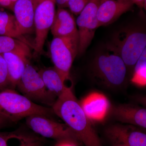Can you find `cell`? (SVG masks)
I'll list each match as a JSON object with an SVG mask.
<instances>
[{
	"label": "cell",
	"mask_w": 146,
	"mask_h": 146,
	"mask_svg": "<svg viewBox=\"0 0 146 146\" xmlns=\"http://www.w3.org/2000/svg\"><path fill=\"white\" fill-rule=\"evenodd\" d=\"M52 109L85 146H102L91 121L84 112L72 88L56 99Z\"/></svg>",
	"instance_id": "1"
},
{
	"label": "cell",
	"mask_w": 146,
	"mask_h": 146,
	"mask_svg": "<svg viewBox=\"0 0 146 146\" xmlns=\"http://www.w3.org/2000/svg\"><path fill=\"white\" fill-rule=\"evenodd\" d=\"M91 70L94 78L106 87L118 88L126 81V66L119 54L108 43L95 56Z\"/></svg>",
	"instance_id": "2"
},
{
	"label": "cell",
	"mask_w": 146,
	"mask_h": 146,
	"mask_svg": "<svg viewBox=\"0 0 146 146\" xmlns=\"http://www.w3.org/2000/svg\"><path fill=\"white\" fill-rule=\"evenodd\" d=\"M123 60L127 69L133 70L146 48V34L140 27H126L116 32L108 43Z\"/></svg>",
	"instance_id": "3"
},
{
	"label": "cell",
	"mask_w": 146,
	"mask_h": 146,
	"mask_svg": "<svg viewBox=\"0 0 146 146\" xmlns=\"http://www.w3.org/2000/svg\"><path fill=\"white\" fill-rule=\"evenodd\" d=\"M15 89L7 88L0 91V113L10 121H17L32 115L50 117L52 108L31 101Z\"/></svg>",
	"instance_id": "4"
},
{
	"label": "cell",
	"mask_w": 146,
	"mask_h": 146,
	"mask_svg": "<svg viewBox=\"0 0 146 146\" xmlns=\"http://www.w3.org/2000/svg\"><path fill=\"white\" fill-rule=\"evenodd\" d=\"M78 35L53 37L51 42L50 52L54 67L65 81L70 79V70L78 54Z\"/></svg>",
	"instance_id": "5"
},
{
	"label": "cell",
	"mask_w": 146,
	"mask_h": 146,
	"mask_svg": "<svg viewBox=\"0 0 146 146\" xmlns=\"http://www.w3.org/2000/svg\"><path fill=\"white\" fill-rule=\"evenodd\" d=\"M16 88L22 95L31 101L52 106L57 98L45 86L41 75L29 63Z\"/></svg>",
	"instance_id": "6"
},
{
	"label": "cell",
	"mask_w": 146,
	"mask_h": 146,
	"mask_svg": "<svg viewBox=\"0 0 146 146\" xmlns=\"http://www.w3.org/2000/svg\"><path fill=\"white\" fill-rule=\"evenodd\" d=\"M54 0H46L38 4L35 7L34 19L35 37L34 56L39 55L43 52L45 42L50 30L55 15Z\"/></svg>",
	"instance_id": "7"
},
{
	"label": "cell",
	"mask_w": 146,
	"mask_h": 146,
	"mask_svg": "<svg viewBox=\"0 0 146 146\" xmlns=\"http://www.w3.org/2000/svg\"><path fill=\"white\" fill-rule=\"evenodd\" d=\"M104 0H90L79 14L76 23L78 27L79 55L85 52L91 44L96 30L99 27L97 19L98 9Z\"/></svg>",
	"instance_id": "8"
},
{
	"label": "cell",
	"mask_w": 146,
	"mask_h": 146,
	"mask_svg": "<svg viewBox=\"0 0 146 146\" xmlns=\"http://www.w3.org/2000/svg\"><path fill=\"white\" fill-rule=\"evenodd\" d=\"M27 125L34 132L44 138L56 141L71 139L80 142L66 124L60 123L43 115H35L26 118Z\"/></svg>",
	"instance_id": "9"
},
{
	"label": "cell",
	"mask_w": 146,
	"mask_h": 146,
	"mask_svg": "<svg viewBox=\"0 0 146 146\" xmlns=\"http://www.w3.org/2000/svg\"><path fill=\"white\" fill-rule=\"evenodd\" d=\"M141 128L130 125H114L108 128L106 134L115 145L146 146V134Z\"/></svg>",
	"instance_id": "10"
},
{
	"label": "cell",
	"mask_w": 146,
	"mask_h": 146,
	"mask_svg": "<svg viewBox=\"0 0 146 146\" xmlns=\"http://www.w3.org/2000/svg\"><path fill=\"white\" fill-rule=\"evenodd\" d=\"M2 55L7 65L10 88L15 89L27 64L29 63V58L31 56L29 46L26 45Z\"/></svg>",
	"instance_id": "11"
},
{
	"label": "cell",
	"mask_w": 146,
	"mask_h": 146,
	"mask_svg": "<svg viewBox=\"0 0 146 146\" xmlns=\"http://www.w3.org/2000/svg\"><path fill=\"white\" fill-rule=\"evenodd\" d=\"M134 4L132 0H104L97 12L99 27L112 23L123 13L131 10Z\"/></svg>",
	"instance_id": "12"
},
{
	"label": "cell",
	"mask_w": 146,
	"mask_h": 146,
	"mask_svg": "<svg viewBox=\"0 0 146 146\" xmlns=\"http://www.w3.org/2000/svg\"><path fill=\"white\" fill-rule=\"evenodd\" d=\"M80 104L85 115L91 122L104 120L110 109V103L107 98L98 92L88 95Z\"/></svg>",
	"instance_id": "13"
},
{
	"label": "cell",
	"mask_w": 146,
	"mask_h": 146,
	"mask_svg": "<svg viewBox=\"0 0 146 146\" xmlns=\"http://www.w3.org/2000/svg\"><path fill=\"white\" fill-rule=\"evenodd\" d=\"M35 7L32 0H16L13 11L20 33L31 34L34 29Z\"/></svg>",
	"instance_id": "14"
},
{
	"label": "cell",
	"mask_w": 146,
	"mask_h": 146,
	"mask_svg": "<svg viewBox=\"0 0 146 146\" xmlns=\"http://www.w3.org/2000/svg\"><path fill=\"white\" fill-rule=\"evenodd\" d=\"M112 115L119 121L145 129L146 110L131 104H122L115 106Z\"/></svg>",
	"instance_id": "15"
},
{
	"label": "cell",
	"mask_w": 146,
	"mask_h": 146,
	"mask_svg": "<svg viewBox=\"0 0 146 146\" xmlns=\"http://www.w3.org/2000/svg\"><path fill=\"white\" fill-rule=\"evenodd\" d=\"M53 37H68L78 35L76 21L72 13L64 8L56 11L51 28Z\"/></svg>",
	"instance_id": "16"
},
{
	"label": "cell",
	"mask_w": 146,
	"mask_h": 146,
	"mask_svg": "<svg viewBox=\"0 0 146 146\" xmlns=\"http://www.w3.org/2000/svg\"><path fill=\"white\" fill-rule=\"evenodd\" d=\"M39 72L47 89L57 98L71 88L65 85V81L54 67L42 69Z\"/></svg>",
	"instance_id": "17"
},
{
	"label": "cell",
	"mask_w": 146,
	"mask_h": 146,
	"mask_svg": "<svg viewBox=\"0 0 146 146\" xmlns=\"http://www.w3.org/2000/svg\"><path fill=\"white\" fill-rule=\"evenodd\" d=\"M0 36H8L20 40L29 46V42L20 33L14 15L0 9Z\"/></svg>",
	"instance_id": "18"
},
{
	"label": "cell",
	"mask_w": 146,
	"mask_h": 146,
	"mask_svg": "<svg viewBox=\"0 0 146 146\" xmlns=\"http://www.w3.org/2000/svg\"><path fill=\"white\" fill-rule=\"evenodd\" d=\"M131 81L138 86H144L146 84V48L142 53L133 68Z\"/></svg>",
	"instance_id": "19"
},
{
	"label": "cell",
	"mask_w": 146,
	"mask_h": 146,
	"mask_svg": "<svg viewBox=\"0 0 146 146\" xmlns=\"http://www.w3.org/2000/svg\"><path fill=\"white\" fill-rule=\"evenodd\" d=\"M26 45L27 44L18 39L0 36V54L14 50Z\"/></svg>",
	"instance_id": "20"
},
{
	"label": "cell",
	"mask_w": 146,
	"mask_h": 146,
	"mask_svg": "<svg viewBox=\"0 0 146 146\" xmlns=\"http://www.w3.org/2000/svg\"><path fill=\"white\" fill-rule=\"evenodd\" d=\"M10 88L7 65L4 58L0 54V91Z\"/></svg>",
	"instance_id": "21"
},
{
	"label": "cell",
	"mask_w": 146,
	"mask_h": 146,
	"mask_svg": "<svg viewBox=\"0 0 146 146\" xmlns=\"http://www.w3.org/2000/svg\"><path fill=\"white\" fill-rule=\"evenodd\" d=\"M90 0H69L68 7L71 12L76 15H78Z\"/></svg>",
	"instance_id": "22"
},
{
	"label": "cell",
	"mask_w": 146,
	"mask_h": 146,
	"mask_svg": "<svg viewBox=\"0 0 146 146\" xmlns=\"http://www.w3.org/2000/svg\"><path fill=\"white\" fill-rule=\"evenodd\" d=\"M11 134L12 132H0V146H11L9 141Z\"/></svg>",
	"instance_id": "23"
},
{
	"label": "cell",
	"mask_w": 146,
	"mask_h": 146,
	"mask_svg": "<svg viewBox=\"0 0 146 146\" xmlns=\"http://www.w3.org/2000/svg\"><path fill=\"white\" fill-rule=\"evenodd\" d=\"M56 141L54 146H78V142L71 139H63Z\"/></svg>",
	"instance_id": "24"
},
{
	"label": "cell",
	"mask_w": 146,
	"mask_h": 146,
	"mask_svg": "<svg viewBox=\"0 0 146 146\" xmlns=\"http://www.w3.org/2000/svg\"><path fill=\"white\" fill-rule=\"evenodd\" d=\"M54 1L58 8H64L68 7L69 0H54Z\"/></svg>",
	"instance_id": "25"
},
{
	"label": "cell",
	"mask_w": 146,
	"mask_h": 146,
	"mask_svg": "<svg viewBox=\"0 0 146 146\" xmlns=\"http://www.w3.org/2000/svg\"><path fill=\"white\" fill-rule=\"evenodd\" d=\"M134 4L138 6L141 9L143 8H146V0H132Z\"/></svg>",
	"instance_id": "26"
},
{
	"label": "cell",
	"mask_w": 146,
	"mask_h": 146,
	"mask_svg": "<svg viewBox=\"0 0 146 146\" xmlns=\"http://www.w3.org/2000/svg\"><path fill=\"white\" fill-rule=\"evenodd\" d=\"M10 120L0 113V128L3 127Z\"/></svg>",
	"instance_id": "27"
},
{
	"label": "cell",
	"mask_w": 146,
	"mask_h": 146,
	"mask_svg": "<svg viewBox=\"0 0 146 146\" xmlns=\"http://www.w3.org/2000/svg\"><path fill=\"white\" fill-rule=\"evenodd\" d=\"M44 1H46V0H32L33 3H34L35 7H36V6L39 3Z\"/></svg>",
	"instance_id": "28"
},
{
	"label": "cell",
	"mask_w": 146,
	"mask_h": 146,
	"mask_svg": "<svg viewBox=\"0 0 146 146\" xmlns=\"http://www.w3.org/2000/svg\"><path fill=\"white\" fill-rule=\"evenodd\" d=\"M115 146H122V145H115Z\"/></svg>",
	"instance_id": "29"
}]
</instances>
